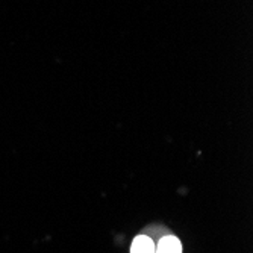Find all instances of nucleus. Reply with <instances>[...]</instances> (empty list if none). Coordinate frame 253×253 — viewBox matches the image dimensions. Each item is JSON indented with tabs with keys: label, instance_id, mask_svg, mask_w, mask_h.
<instances>
[{
	"label": "nucleus",
	"instance_id": "nucleus-1",
	"mask_svg": "<svg viewBox=\"0 0 253 253\" xmlns=\"http://www.w3.org/2000/svg\"><path fill=\"white\" fill-rule=\"evenodd\" d=\"M155 253H182V244L176 237L169 235L159 241Z\"/></svg>",
	"mask_w": 253,
	"mask_h": 253
},
{
	"label": "nucleus",
	"instance_id": "nucleus-2",
	"mask_svg": "<svg viewBox=\"0 0 253 253\" xmlns=\"http://www.w3.org/2000/svg\"><path fill=\"white\" fill-rule=\"evenodd\" d=\"M130 253H155L153 241L149 237H146V235L136 237L133 240V243H132Z\"/></svg>",
	"mask_w": 253,
	"mask_h": 253
}]
</instances>
